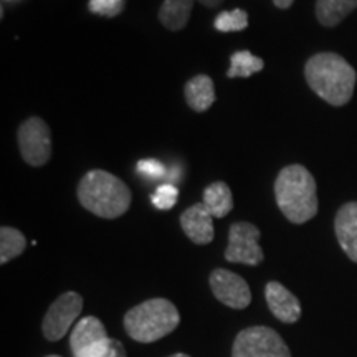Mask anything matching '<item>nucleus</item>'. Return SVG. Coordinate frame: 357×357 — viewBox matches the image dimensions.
<instances>
[{
  "label": "nucleus",
  "instance_id": "1",
  "mask_svg": "<svg viewBox=\"0 0 357 357\" xmlns=\"http://www.w3.org/2000/svg\"><path fill=\"white\" fill-rule=\"evenodd\" d=\"M305 77L312 91L331 106L351 101L356 86V70L337 53H318L306 61Z\"/></svg>",
  "mask_w": 357,
  "mask_h": 357
},
{
  "label": "nucleus",
  "instance_id": "2",
  "mask_svg": "<svg viewBox=\"0 0 357 357\" xmlns=\"http://www.w3.org/2000/svg\"><path fill=\"white\" fill-rule=\"evenodd\" d=\"M275 199L281 213L296 225L316 217L319 208L314 177L301 164L281 169L275 181Z\"/></svg>",
  "mask_w": 357,
  "mask_h": 357
},
{
  "label": "nucleus",
  "instance_id": "3",
  "mask_svg": "<svg viewBox=\"0 0 357 357\" xmlns=\"http://www.w3.org/2000/svg\"><path fill=\"white\" fill-rule=\"evenodd\" d=\"M78 200L88 212L101 218H118L131 205V189L119 177L102 169L86 172L78 184Z\"/></svg>",
  "mask_w": 357,
  "mask_h": 357
},
{
  "label": "nucleus",
  "instance_id": "4",
  "mask_svg": "<svg viewBox=\"0 0 357 357\" xmlns=\"http://www.w3.org/2000/svg\"><path fill=\"white\" fill-rule=\"evenodd\" d=\"M181 323L177 307L166 298H153L131 307L124 316V328L134 341L149 344L166 337Z\"/></svg>",
  "mask_w": 357,
  "mask_h": 357
},
{
  "label": "nucleus",
  "instance_id": "5",
  "mask_svg": "<svg viewBox=\"0 0 357 357\" xmlns=\"http://www.w3.org/2000/svg\"><path fill=\"white\" fill-rule=\"evenodd\" d=\"M231 357H291V352L275 329L252 326L236 334Z\"/></svg>",
  "mask_w": 357,
  "mask_h": 357
},
{
  "label": "nucleus",
  "instance_id": "6",
  "mask_svg": "<svg viewBox=\"0 0 357 357\" xmlns=\"http://www.w3.org/2000/svg\"><path fill=\"white\" fill-rule=\"evenodd\" d=\"M19 149L22 158L29 166L42 167L52 158V134L48 124L42 118L32 116L20 124Z\"/></svg>",
  "mask_w": 357,
  "mask_h": 357
},
{
  "label": "nucleus",
  "instance_id": "7",
  "mask_svg": "<svg viewBox=\"0 0 357 357\" xmlns=\"http://www.w3.org/2000/svg\"><path fill=\"white\" fill-rule=\"evenodd\" d=\"M70 347L75 357H106L113 347V337L108 336L100 319L86 316L73 328Z\"/></svg>",
  "mask_w": 357,
  "mask_h": 357
},
{
  "label": "nucleus",
  "instance_id": "8",
  "mask_svg": "<svg viewBox=\"0 0 357 357\" xmlns=\"http://www.w3.org/2000/svg\"><path fill=\"white\" fill-rule=\"evenodd\" d=\"M260 230L250 222L231 223L229 230V245L225 250V260L230 263L257 266L263 261V250L258 243Z\"/></svg>",
  "mask_w": 357,
  "mask_h": 357
},
{
  "label": "nucleus",
  "instance_id": "9",
  "mask_svg": "<svg viewBox=\"0 0 357 357\" xmlns=\"http://www.w3.org/2000/svg\"><path fill=\"white\" fill-rule=\"evenodd\" d=\"M83 311L82 294L75 291H66L58 296L52 306L48 307L42 323L43 336L48 341H60L66 336L70 328Z\"/></svg>",
  "mask_w": 357,
  "mask_h": 357
},
{
  "label": "nucleus",
  "instance_id": "10",
  "mask_svg": "<svg viewBox=\"0 0 357 357\" xmlns=\"http://www.w3.org/2000/svg\"><path fill=\"white\" fill-rule=\"evenodd\" d=\"M208 283H211L213 296L225 306L234 307V310H245L252 303V291L247 281L229 270H223V268L213 270Z\"/></svg>",
  "mask_w": 357,
  "mask_h": 357
},
{
  "label": "nucleus",
  "instance_id": "11",
  "mask_svg": "<svg viewBox=\"0 0 357 357\" xmlns=\"http://www.w3.org/2000/svg\"><path fill=\"white\" fill-rule=\"evenodd\" d=\"M266 305L281 323L293 324L301 318V303L278 281H270L265 287Z\"/></svg>",
  "mask_w": 357,
  "mask_h": 357
},
{
  "label": "nucleus",
  "instance_id": "12",
  "mask_svg": "<svg viewBox=\"0 0 357 357\" xmlns=\"http://www.w3.org/2000/svg\"><path fill=\"white\" fill-rule=\"evenodd\" d=\"M181 227L184 234L197 245H208L215 236L213 217L204 204H195L181 215Z\"/></svg>",
  "mask_w": 357,
  "mask_h": 357
},
{
  "label": "nucleus",
  "instance_id": "13",
  "mask_svg": "<svg viewBox=\"0 0 357 357\" xmlns=\"http://www.w3.org/2000/svg\"><path fill=\"white\" fill-rule=\"evenodd\" d=\"M334 231L349 260L357 263V202H347L339 208L334 218Z\"/></svg>",
  "mask_w": 357,
  "mask_h": 357
},
{
  "label": "nucleus",
  "instance_id": "14",
  "mask_svg": "<svg viewBox=\"0 0 357 357\" xmlns=\"http://www.w3.org/2000/svg\"><path fill=\"white\" fill-rule=\"evenodd\" d=\"M185 101L195 113H204L215 102V84L207 75H197L185 84Z\"/></svg>",
  "mask_w": 357,
  "mask_h": 357
},
{
  "label": "nucleus",
  "instance_id": "15",
  "mask_svg": "<svg viewBox=\"0 0 357 357\" xmlns=\"http://www.w3.org/2000/svg\"><path fill=\"white\" fill-rule=\"evenodd\" d=\"M213 218H223L234 208V195L225 182H213L204 190V202Z\"/></svg>",
  "mask_w": 357,
  "mask_h": 357
},
{
  "label": "nucleus",
  "instance_id": "16",
  "mask_svg": "<svg viewBox=\"0 0 357 357\" xmlns=\"http://www.w3.org/2000/svg\"><path fill=\"white\" fill-rule=\"evenodd\" d=\"M194 0H164L159 10V20L166 29L177 32L187 25L190 19Z\"/></svg>",
  "mask_w": 357,
  "mask_h": 357
},
{
  "label": "nucleus",
  "instance_id": "17",
  "mask_svg": "<svg viewBox=\"0 0 357 357\" xmlns=\"http://www.w3.org/2000/svg\"><path fill=\"white\" fill-rule=\"evenodd\" d=\"M357 8V0H316V17L324 26H336Z\"/></svg>",
  "mask_w": 357,
  "mask_h": 357
},
{
  "label": "nucleus",
  "instance_id": "18",
  "mask_svg": "<svg viewBox=\"0 0 357 357\" xmlns=\"http://www.w3.org/2000/svg\"><path fill=\"white\" fill-rule=\"evenodd\" d=\"M263 68H265V61L260 56L252 55L248 50H240L230 56V68L227 71V77L250 78Z\"/></svg>",
  "mask_w": 357,
  "mask_h": 357
},
{
  "label": "nucleus",
  "instance_id": "19",
  "mask_svg": "<svg viewBox=\"0 0 357 357\" xmlns=\"http://www.w3.org/2000/svg\"><path fill=\"white\" fill-rule=\"evenodd\" d=\"M25 247L26 240L20 230L12 229V227L0 229V263L2 265L22 255L25 252Z\"/></svg>",
  "mask_w": 357,
  "mask_h": 357
},
{
  "label": "nucleus",
  "instance_id": "20",
  "mask_svg": "<svg viewBox=\"0 0 357 357\" xmlns=\"http://www.w3.org/2000/svg\"><path fill=\"white\" fill-rule=\"evenodd\" d=\"M213 26L222 33L229 32H242L248 26V13L243 8H235V10L218 13Z\"/></svg>",
  "mask_w": 357,
  "mask_h": 357
},
{
  "label": "nucleus",
  "instance_id": "21",
  "mask_svg": "<svg viewBox=\"0 0 357 357\" xmlns=\"http://www.w3.org/2000/svg\"><path fill=\"white\" fill-rule=\"evenodd\" d=\"M178 199V189L171 182H164L158 189L154 190V194L151 195V202L154 204L155 208L159 211H171L176 205Z\"/></svg>",
  "mask_w": 357,
  "mask_h": 357
},
{
  "label": "nucleus",
  "instance_id": "22",
  "mask_svg": "<svg viewBox=\"0 0 357 357\" xmlns=\"http://www.w3.org/2000/svg\"><path fill=\"white\" fill-rule=\"evenodd\" d=\"M126 7V0H89V12L101 17H116Z\"/></svg>",
  "mask_w": 357,
  "mask_h": 357
},
{
  "label": "nucleus",
  "instance_id": "23",
  "mask_svg": "<svg viewBox=\"0 0 357 357\" xmlns=\"http://www.w3.org/2000/svg\"><path fill=\"white\" fill-rule=\"evenodd\" d=\"M137 172L147 181H160L167 176V167L158 159H142L137 162Z\"/></svg>",
  "mask_w": 357,
  "mask_h": 357
},
{
  "label": "nucleus",
  "instance_id": "24",
  "mask_svg": "<svg viewBox=\"0 0 357 357\" xmlns=\"http://www.w3.org/2000/svg\"><path fill=\"white\" fill-rule=\"evenodd\" d=\"M106 357H126V347L119 339H113V347Z\"/></svg>",
  "mask_w": 357,
  "mask_h": 357
},
{
  "label": "nucleus",
  "instance_id": "25",
  "mask_svg": "<svg viewBox=\"0 0 357 357\" xmlns=\"http://www.w3.org/2000/svg\"><path fill=\"white\" fill-rule=\"evenodd\" d=\"M293 2H294V0H273L275 6L278 7V8H283V10H284V8L291 7Z\"/></svg>",
  "mask_w": 357,
  "mask_h": 357
},
{
  "label": "nucleus",
  "instance_id": "26",
  "mask_svg": "<svg viewBox=\"0 0 357 357\" xmlns=\"http://www.w3.org/2000/svg\"><path fill=\"white\" fill-rule=\"evenodd\" d=\"M199 2L202 3V6H205V7L213 8V7H218V6H220V3L223 2V0H199Z\"/></svg>",
  "mask_w": 357,
  "mask_h": 357
},
{
  "label": "nucleus",
  "instance_id": "27",
  "mask_svg": "<svg viewBox=\"0 0 357 357\" xmlns=\"http://www.w3.org/2000/svg\"><path fill=\"white\" fill-rule=\"evenodd\" d=\"M169 357H190L189 354H184V352H177V354H172V356H169Z\"/></svg>",
  "mask_w": 357,
  "mask_h": 357
},
{
  "label": "nucleus",
  "instance_id": "28",
  "mask_svg": "<svg viewBox=\"0 0 357 357\" xmlns=\"http://www.w3.org/2000/svg\"><path fill=\"white\" fill-rule=\"evenodd\" d=\"M47 357H60V356H47Z\"/></svg>",
  "mask_w": 357,
  "mask_h": 357
},
{
  "label": "nucleus",
  "instance_id": "29",
  "mask_svg": "<svg viewBox=\"0 0 357 357\" xmlns=\"http://www.w3.org/2000/svg\"><path fill=\"white\" fill-rule=\"evenodd\" d=\"M8 2H10V0H8Z\"/></svg>",
  "mask_w": 357,
  "mask_h": 357
}]
</instances>
